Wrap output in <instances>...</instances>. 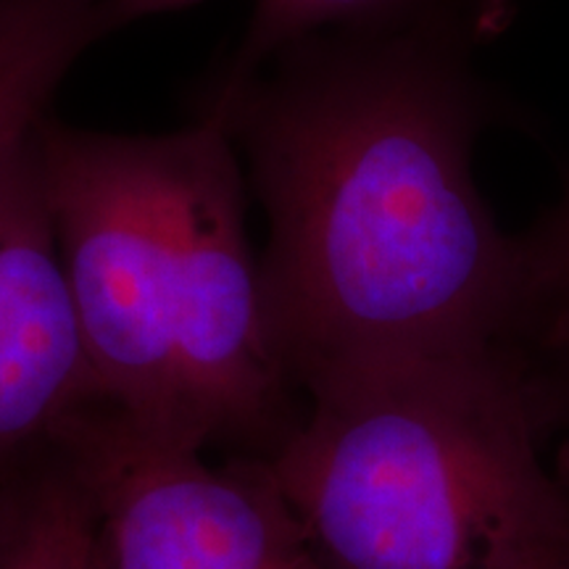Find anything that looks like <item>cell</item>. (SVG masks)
<instances>
[{"instance_id": "1", "label": "cell", "mask_w": 569, "mask_h": 569, "mask_svg": "<svg viewBox=\"0 0 569 569\" xmlns=\"http://www.w3.org/2000/svg\"><path fill=\"white\" fill-rule=\"evenodd\" d=\"M475 53L319 32L222 98L188 103L246 156L269 222L272 343L298 390L367 369L530 343L519 234L472 177L501 98Z\"/></svg>"}, {"instance_id": "2", "label": "cell", "mask_w": 569, "mask_h": 569, "mask_svg": "<svg viewBox=\"0 0 569 569\" xmlns=\"http://www.w3.org/2000/svg\"><path fill=\"white\" fill-rule=\"evenodd\" d=\"M56 243L103 403L151 436L267 459L298 425L246 222L238 146L213 119L34 132Z\"/></svg>"}, {"instance_id": "3", "label": "cell", "mask_w": 569, "mask_h": 569, "mask_svg": "<svg viewBox=\"0 0 569 569\" xmlns=\"http://www.w3.org/2000/svg\"><path fill=\"white\" fill-rule=\"evenodd\" d=\"M267 459L322 569H507L569 530L530 343L367 369L306 390Z\"/></svg>"}, {"instance_id": "4", "label": "cell", "mask_w": 569, "mask_h": 569, "mask_svg": "<svg viewBox=\"0 0 569 569\" xmlns=\"http://www.w3.org/2000/svg\"><path fill=\"white\" fill-rule=\"evenodd\" d=\"M96 511V569H322L267 459L213 467L92 403L53 438Z\"/></svg>"}, {"instance_id": "5", "label": "cell", "mask_w": 569, "mask_h": 569, "mask_svg": "<svg viewBox=\"0 0 569 569\" xmlns=\"http://www.w3.org/2000/svg\"><path fill=\"white\" fill-rule=\"evenodd\" d=\"M103 403L48 211L34 138L0 177V461Z\"/></svg>"}, {"instance_id": "6", "label": "cell", "mask_w": 569, "mask_h": 569, "mask_svg": "<svg viewBox=\"0 0 569 569\" xmlns=\"http://www.w3.org/2000/svg\"><path fill=\"white\" fill-rule=\"evenodd\" d=\"M519 0H253L240 40L213 61L188 103L238 90L290 42L319 32L419 38L478 53L501 38Z\"/></svg>"}, {"instance_id": "7", "label": "cell", "mask_w": 569, "mask_h": 569, "mask_svg": "<svg viewBox=\"0 0 569 569\" xmlns=\"http://www.w3.org/2000/svg\"><path fill=\"white\" fill-rule=\"evenodd\" d=\"M203 0H0V177L30 146L80 59L140 21Z\"/></svg>"}, {"instance_id": "8", "label": "cell", "mask_w": 569, "mask_h": 569, "mask_svg": "<svg viewBox=\"0 0 569 569\" xmlns=\"http://www.w3.org/2000/svg\"><path fill=\"white\" fill-rule=\"evenodd\" d=\"M0 569H96L90 490L59 446L0 480Z\"/></svg>"}, {"instance_id": "9", "label": "cell", "mask_w": 569, "mask_h": 569, "mask_svg": "<svg viewBox=\"0 0 569 569\" xmlns=\"http://www.w3.org/2000/svg\"><path fill=\"white\" fill-rule=\"evenodd\" d=\"M519 240L530 282V346L569 348V190Z\"/></svg>"}, {"instance_id": "10", "label": "cell", "mask_w": 569, "mask_h": 569, "mask_svg": "<svg viewBox=\"0 0 569 569\" xmlns=\"http://www.w3.org/2000/svg\"><path fill=\"white\" fill-rule=\"evenodd\" d=\"M551 436L569 451V348H532Z\"/></svg>"}, {"instance_id": "11", "label": "cell", "mask_w": 569, "mask_h": 569, "mask_svg": "<svg viewBox=\"0 0 569 569\" xmlns=\"http://www.w3.org/2000/svg\"><path fill=\"white\" fill-rule=\"evenodd\" d=\"M507 569H569V530L532 540Z\"/></svg>"}, {"instance_id": "12", "label": "cell", "mask_w": 569, "mask_h": 569, "mask_svg": "<svg viewBox=\"0 0 569 569\" xmlns=\"http://www.w3.org/2000/svg\"><path fill=\"white\" fill-rule=\"evenodd\" d=\"M557 472L561 475V480H565L569 488V451L567 448H559L557 451Z\"/></svg>"}]
</instances>
